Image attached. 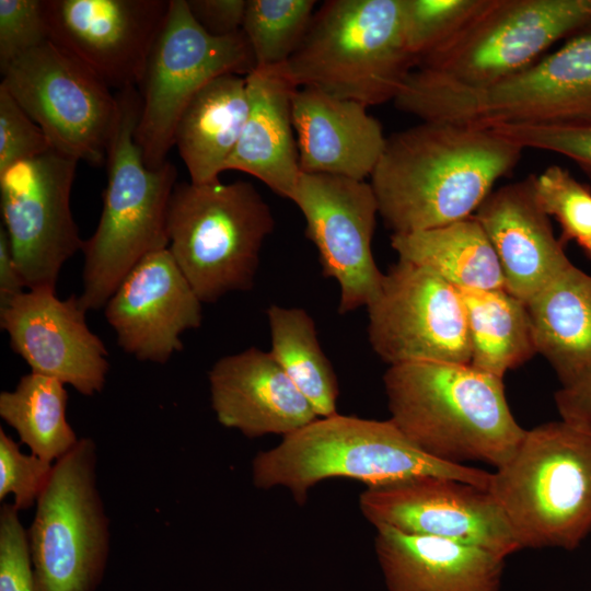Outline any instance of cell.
Returning <instances> with one entry per match:
<instances>
[{
    "mask_svg": "<svg viewBox=\"0 0 591 591\" xmlns=\"http://www.w3.org/2000/svg\"><path fill=\"white\" fill-rule=\"evenodd\" d=\"M523 149L490 128L421 121L386 138L370 176L393 233L468 218L518 165Z\"/></svg>",
    "mask_w": 591,
    "mask_h": 591,
    "instance_id": "obj_1",
    "label": "cell"
},
{
    "mask_svg": "<svg viewBox=\"0 0 591 591\" xmlns=\"http://www.w3.org/2000/svg\"><path fill=\"white\" fill-rule=\"evenodd\" d=\"M390 420L424 453L466 465L507 463L526 430L513 417L502 379L471 364L407 362L383 375Z\"/></svg>",
    "mask_w": 591,
    "mask_h": 591,
    "instance_id": "obj_2",
    "label": "cell"
},
{
    "mask_svg": "<svg viewBox=\"0 0 591 591\" xmlns=\"http://www.w3.org/2000/svg\"><path fill=\"white\" fill-rule=\"evenodd\" d=\"M421 476L453 478L488 489L491 472L429 456L390 419L338 413L285 436L252 462L257 488L285 487L300 506L309 490L327 478H350L370 487Z\"/></svg>",
    "mask_w": 591,
    "mask_h": 591,
    "instance_id": "obj_3",
    "label": "cell"
},
{
    "mask_svg": "<svg viewBox=\"0 0 591 591\" xmlns=\"http://www.w3.org/2000/svg\"><path fill=\"white\" fill-rule=\"evenodd\" d=\"M394 104L421 121L482 128L591 121V30L486 85H466L416 68Z\"/></svg>",
    "mask_w": 591,
    "mask_h": 591,
    "instance_id": "obj_4",
    "label": "cell"
},
{
    "mask_svg": "<svg viewBox=\"0 0 591 591\" xmlns=\"http://www.w3.org/2000/svg\"><path fill=\"white\" fill-rule=\"evenodd\" d=\"M118 114L106 152L107 183L101 217L83 242L81 305L104 308L123 279L146 256L167 248V211L177 170L166 161L149 169L135 140L139 90L119 91Z\"/></svg>",
    "mask_w": 591,
    "mask_h": 591,
    "instance_id": "obj_5",
    "label": "cell"
},
{
    "mask_svg": "<svg viewBox=\"0 0 591 591\" xmlns=\"http://www.w3.org/2000/svg\"><path fill=\"white\" fill-rule=\"evenodd\" d=\"M283 66L298 88L367 107L394 101L416 68L405 44L402 0L325 1Z\"/></svg>",
    "mask_w": 591,
    "mask_h": 591,
    "instance_id": "obj_6",
    "label": "cell"
},
{
    "mask_svg": "<svg viewBox=\"0 0 591 591\" xmlns=\"http://www.w3.org/2000/svg\"><path fill=\"white\" fill-rule=\"evenodd\" d=\"M488 490L521 549L576 548L591 531V436L561 419L526 430Z\"/></svg>",
    "mask_w": 591,
    "mask_h": 591,
    "instance_id": "obj_7",
    "label": "cell"
},
{
    "mask_svg": "<svg viewBox=\"0 0 591 591\" xmlns=\"http://www.w3.org/2000/svg\"><path fill=\"white\" fill-rule=\"evenodd\" d=\"M274 217L255 186L220 179L176 184L169 204L171 255L202 303L250 290Z\"/></svg>",
    "mask_w": 591,
    "mask_h": 591,
    "instance_id": "obj_8",
    "label": "cell"
},
{
    "mask_svg": "<svg viewBox=\"0 0 591 591\" xmlns=\"http://www.w3.org/2000/svg\"><path fill=\"white\" fill-rule=\"evenodd\" d=\"M27 536L38 591L96 590L109 554V521L93 439L80 438L54 463Z\"/></svg>",
    "mask_w": 591,
    "mask_h": 591,
    "instance_id": "obj_9",
    "label": "cell"
},
{
    "mask_svg": "<svg viewBox=\"0 0 591 591\" xmlns=\"http://www.w3.org/2000/svg\"><path fill=\"white\" fill-rule=\"evenodd\" d=\"M255 67L243 31L212 36L195 21L186 0H170L138 86L141 113L135 140L146 165L157 170L167 161L179 117L204 86L227 73L245 77Z\"/></svg>",
    "mask_w": 591,
    "mask_h": 591,
    "instance_id": "obj_10",
    "label": "cell"
},
{
    "mask_svg": "<svg viewBox=\"0 0 591 591\" xmlns=\"http://www.w3.org/2000/svg\"><path fill=\"white\" fill-rule=\"evenodd\" d=\"M1 74V84L43 129L54 150L93 166L106 163L118 100L89 68L47 40Z\"/></svg>",
    "mask_w": 591,
    "mask_h": 591,
    "instance_id": "obj_11",
    "label": "cell"
},
{
    "mask_svg": "<svg viewBox=\"0 0 591 591\" xmlns=\"http://www.w3.org/2000/svg\"><path fill=\"white\" fill-rule=\"evenodd\" d=\"M590 27L591 0H489L417 68L457 83L486 85L529 67L559 39Z\"/></svg>",
    "mask_w": 591,
    "mask_h": 591,
    "instance_id": "obj_12",
    "label": "cell"
},
{
    "mask_svg": "<svg viewBox=\"0 0 591 591\" xmlns=\"http://www.w3.org/2000/svg\"><path fill=\"white\" fill-rule=\"evenodd\" d=\"M367 308L369 341L390 366L421 361L470 364L462 296L436 273L398 258L383 275Z\"/></svg>",
    "mask_w": 591,
    "mask_h": 591,
    "instance_id": "obj_13",
    "label": "cell"
},
{
    "mask_svg": "<svg viewBox=\"0 0 591 591\" xmlns=\"http://www.w3.org/2000/svg\"><path fill=\"white\" fill-rule=\"evenodd\" d=\"M77 161L54 149L0 172V209L26 289H56L63 264L82 250L70 208Z\"/></svg>",
    "mask_w": 591,
    "mask_h": 591,
    "instance_id": "obj_14",
    "label": "cell"
},
{
    "mask_svg": "<svg viewBox=\"0 0 591 591\" xmlns=\"http://www.w3.org/2000/svg\"><path fill=\"white\" fill-rule=\"evenodd\" d=\"M290 200L305 219L323 275L339 286L338 312L368 306L384 275L371 247L379 206L370 183L302 172Z\"/></svg>",
    "mask_w": 591,
    "mask_h": 591,
    "instance_id": "obj_15",
    "label": "cell"
},
{
    "mask_svg": "<svg viewBox=\"0 0 591 591\" xmlns=\"http://www.w3.org/2000/svg\"><path fill=\"white\" fill-rule=\"evenodd\" d=\"M359 508L374 528L449 540L505 558L521 549L489 490L453 478L421 476L370 486L360 494Z\"/></svg>",
    "mask_w": 591,
    "mask_h": 591,
    "instance_id": "obj_16",
    "label": "cell"
},
{
    "mask_svg": "<svg viewBox=\"0 0 591 591\" xmlns=\"http://www.w3.org/2000/svg\"><path fill=\"white\" fill-rule=\"evenodd\" d=\"M170 0H45L49 39L109 89L139 86Z\"/></svg>",
    "mask_w": 591,
    "mask_h": 591,
    "instance_id": "obj_17",
    "label": "cell"
},
{
    "mask_svg": "<svg viewBox=\"0 0 591 591\" xmlns=\"http://www.w3.org/2000/svg\"><path fill=\"white\" fill-rule=\"evenodd\" d=\"M79 297L59 299L56 289H27L0 309V326L31 371L93 396L109 369L103 340L88 326Z\"/></svg>",
    "mask_w": 591,
    "mask_h": 591,
    "instance_id": "obj_18",
    "label": "cell"
},
{
    "mask_svg": "<svg viewBox=\"0 0 591 591\" xmlns=\"http://www.w3.org/2000/svg\"><path fill=\"white\" fill-rule=\"evenodd\" d=\"M201 301L167 248L141 259L106 302L118 346L140 361L166 363L182 335L201 324Z\"/></svg>",
    "mask_w": 591,
    "mask_h": 591,
    "instance_id": "obj_19",
    "label": "cell"
},
{
    "mask_svg": "<svg viewBox=\"0 0 591 591\" xmlns=\"http://www.w3.org/2000/svg\"><path fill=\"white\" fill-rule=\"evenodd\" d=\"M473 216L496 251L505 289L525 304L572 265L537 201L533 175L494 189Z\"/></svg>",
    "mask_w": 591,
    "mask_h": 591,
    "instance_id": "obj_20",
    "label": "cell"
},
{
    "mask_svg": "<svg viewBox=\"0 0 591 591\" xmlns=\"http://www.w3.org/2000/svg\"><path fill=\"white\" fill-rule=\"evenodd\" d=\"M208 380L217 420L247 438L285 437L318 418L270 351L250 347L224 356Z\"/></svg>",
    "mask_w": 591,
    "mask_h": 591,
    "instance_id": "obj_21",
    "label": "cell"
},
{
    "mask_svg": "<svg viewBox=\"0 0 591 591\" xmlns=\"http://www.w3.org/2000/svg\"><path fill=\"white\" fill-rule=\"evenodd\" d=\"M301 172L364 181L386 144L380 121L367 106L313 88H299L292 99Z\"/></svg>",
    "mask_w": 591,
    "mask_h": 591,
    "instance_id": "obj_22",
    "label": "cell"
},
{
    "mask_svg": "<svg viewBox=\"0 0 591 591\" xmlns=\"http://www.w3.org/2000/svg\"><path fill=\"white\" fill-rule=\"evenodd\" d=\"M375 529L374 549L389 591H500L505 557L390 526Z\"/></svg>",
    "mask_w": 591,
    "mask_h": 591,
    "instance_id": "obj_23",
    "label": "cell"
},
{
    "mask_svg": "<svg viewBox=\"0 0 591 591\" xmlns=\"http://www.w3.org/2000/svg\"><path fill=\"white\" fill-rule=\"evenodd\" d=\"M246 83L248 114L224 172L250 174L290 199L302 173L292 120V99L299 88L283 65L256 66Z\"/></svg>",
    "mask_w": 591,
    "mask_h": 591,
    "instance_id": "obj_24",
    "label": "cell"
},
{
    "mask_svg": "<svg viewBox=\"0 0 591 591\" xmlns=\"http://www.w3.org/2000/svg\"><path fill=\"white\" fill-rule=\"evenodd\" d=\"M248 107L246 76L235 73L213 79L189 102L177 123L174 146L192 183L219 179L239 142Z\"/></svg>",
    "mask_w": 591,
    "mask_h": 591,
    "instance_id": "obj_25",
    "label": "cell"
},
{
    "mask_svg": "<svg viewBox=\"0 0 591 591\" xmlns=\"http://www.w3.org/2000/svg\"><path fill=\"white\" fill-rule=\"evenodd\" d=\"M526 306L537 352L561 385L591 367V275L572 264Z\"/></svg>",
    "mask_w": 591,
    "mask_h": 591,
    "instance_id": "obj_26",
    "label": "cell"
},
{
    "mask_svg": "<svg viewBox=\"0 0 591 591\" xmlns=\"http://www.w3.org/2000/svg\"><path fill=\"white\" fill-rule=\"evenodd\" d=\"M398 258L425 267L459 289H500L496 251L474 216L434 229L392 233Z\"/></svg>",
    "mask_w": 591,
    "mask_h": 591,
    "instance_id": "obj_27",
    "label": "cell"
},
{
    "mask_svg": "<svg viewBox=\"0 0 591 591\" xmlns=\"http://www.w3.org/2000/svg\"><path fill=\"white\" fill-rule=\"evenodd\" d=\"M471 339L474 368L502 379L536 352L526 304L500 289H459Z\"/></svg>",
    "mask_w": 591,
    "mask_h": 591,
    "instance_id": "obj_28",
    "label": "cell"
},
{
    "mask_svg": "<svg viewBox=\"0 0 591 591\" xmlns=\"http://www.w3.org/2000/svg\"><path fill=\"white\" fill-rule=\"evenodd\" d=\"M270 354L318 417L337 414L335 371L317 339L313 318L301 308L271 304L267 309Z\"/></svg>",
    "mask_w": 591,
    "mask_h": 591,
    "instance_id": "obj_29",
    "label": "cell"
},
{
    "mask_svg": "<svg viewBox=\"0 0 591 591\" xmlns=\"http://www.w3.org/2000/svg\"><path fill=\"white\" fill-rule=\"evenodd\" d=\"M68 392L59 380L30 372L12 391L0 393V417L31 453L55 463L78 443L67 419Z\"/></svg>",
    "mask_w": 591,
    "mask_h": 591,
    "instance_id": "obj_30",
    "label": "cell"
},
{
    "mask_svg": "<svg viewBox=\"0 0 591 591\" xmlns=\"http://www.w3.org/2000/svg\"><path fill=\"white\" fill-rule=\"evenodd\" d=\"M315 4L314 0H246L242 31L256 66L290 59L310 27Z\"/></svg>",
    "mask_w": 591,
    "mask_h": 591,
    "instance_id": "obj_31",
    "label": "cell"
},
{
    "mask_svg": "<svg viewBox=\"0 0 591 591\" xmlns=\"http://www.w3.org/2000/svg\"><path fill=\"white\" fill-rule=\"evenodd\" d=\"M488 2L489 0H402L405 44L416 68L452 40Z\"/></svg>",
    "mask_w": 591,
    "mask_h": 591,
    "instance_id": "obj_32",
    "label": "cell"
},
{
    "mask_svg": "<svg viewBox=\"0 0 591 591\" xmlns=\"http://www.w3.org/2000/svg\"><path fill=\"white\" fill-rule=\"evenodd\" d=\"M534 190L544 212L561 228L560 242L578 244L591 236V189L565 167L549 165L533 175Z\"/></svg>",
    "mask_w": 591,
    "mask_h": 591,
    "instance_id": "obj_33",
    "label": "cell"
},
{
    "mask_svg": "<svg viewBox=\"0 0 591 591\" xmlns=\"http://www.w3.org/2000/svg\"><path fill=\"white\" fill-rule=\"evenodd\" d=\"M490 129L523 150L536 149L566 157L591 179V121L497 125Z\"/></svg>",
    "mask_w": 591,
    "mask_h": 591,
    "instance_id": "obj_34",
    "label": "cell"
},
{
    "mask_svg": "<svg viewBox=\"0 0 591 591\" xmlns=\"http://www.w3.org/2000/svg\"><path fill=\"white\" fill-rule=\"evenodd\" d=\"M54 463L21 452L19 444L0 428V500L13 495L14 507H34L46 487Z\"/></svg>",
    "mask_w": 591,
    "mask_h": 591,
    "instance_id": "obj_35",
    "label": "cell"
},
{
    "mask_svg": "<svg viewBox=\"0 0 591 591\" xmlns=\"http://www.w3.org/2000/svg\"><path fill=\"white\" fill-rule=\"evenodd\" d=\"M49 39L45 0H0V70Z\"/></svg>",
    "mask_w": 591,
    "mask_h": 591,
    "instance_id": "obj_36",
    "label": "cell"
},
{
    "mask_svg": "<svg viewBox=\"0 0 591 591\" xmlns=\"http://www.w3.org/2000/svg\"><path fill=\"white\" fill-rule=\"evenodd\" d=\"M51 149L43 129L0 83V172Z\"/></svg>",
    "mask_w": 591,
    "mask_h": 591,
    "instance_id": "obj_37",
    "label": "cell"
},
{
    "mask_svg": "<svg viewBox=\"0 0 591 591\" xmlns=\"http://www.w3.org/2000/svg\"><path fill=\"white\" fill-rule=\"evenodd\" d=\"M13 503L0 508V591H38L27 530Z\"/></svg>",
    "mask_w": 591,
    "mask_h": 591,
    "instance_id": "obj_38",
    "label": "cell"
},
{
    "mask_svg": "<svg viewBox=\"0 0 591 591\" xmlns=\"http://www.w3.org/2000/svg\"><path fill=\"white\" fill-rule=\"evenodd\" d=\"M195 21L204 31L223 37L242 31L246 0H186Z\"/></svg>",
    "mask_w": 591,
    "mask_h": 591,
    "instance_id": "obj_39",
    "label": "cell"
},
{
    "mask_svg": "<svg viewBox=\"0 0 591 591\" xmlns=\"http://www.w3.org/2000/svg\"><path fill=\"white\" fill-rule=\"evenodd\" d=\"M561 420L591 436V367L555 393Z\"/></svg>",
    "mask_w": 591,
    "mask_h": 591,
    "instance_id": "obj_40",
    "label": "cell"
},
{
    "mask_svg": "<svg viewBox=\"0 0 591 591\" xmlns=\"http://www.w3.org/2000/svg\"><path fill=\"white\" fill-rule=\"evenodd\" d=\"M26 286L13 257L9 236L0 228V309L25 291Z\"/></svg>",
    "mask_w": 591,
    "mask_h": 591,
    "instance_id": "obj_41",
    "label": "cell"
},
{
    "mask_svg": "<svg viewBox=\"0 0 591 591\" xmlns=\"http://www.w3.org/2000/svg\"><path fill=\"white\" fill-rule=\"evenodd\" d=\"M579 245L582 247L587 256L591 258V236Z\"/></svg>",
    "mask_w": 591,
    "mask_h": 591,
    "instance_id": "obj_42",
    "label": "cell"
}]
</instances>
